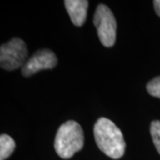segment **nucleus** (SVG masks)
Here are the masks:
<instances>
[{"label":"nucleus","instance_id":"nucleus-10","mask_svg":"<svg viewBox=\"0 0 160 160\" xmlns=\"http://www.w3.org/2000/svg\"><path fill=\"white\" fill-rule=\"evenodd\" d=\"M153 4H154L155 11L157 12V14L160 17V0H155Z\"/></svg>","mask_w":160,"mask_h":160},{"label":"nucleus","instance_id":"nucleus-5","mask_svg":"<svg viewBox=\"0 0 160 160\" xmlns=\"http://www.w3.org/2000/svg\"><path fill=\"white\" fill-rule=\"evenodd\" d=\"M55 53L48 49H41L27 60L22 68V73L24 77H30L43 69H53L57 64Z\"/></svg>","mask_w":160,"mask_h":160},{"label":"nucleus","instance_id":"nucleus-8","mask_svg":"<svg viewBox=\"0 0 160 160\" xmlns=\"http://www.w3.org/2000/svg\"><path fill=\"white\" fill-rule=\"evenodd\" d=\"M150 134L155 147L160 155V120H155L150 125Z\"/></svg>","mask_w":160,"mask_h":160},{"label":"nucleus","instance_id":"nucleus-9","mask_svg":"<svg viewBox=\"0 0 160 160\" xmlns=\"http://www.w3.org/2000/svg\"><path fill=\"white\" fill-rule=\"evenodd\" d=\"M147 91L153 97L160 99V77L150 80L147 85Z\"/></svg>","mask_w":160,"mask_h":160},{"label":"nucleus","instance_id":"nucleus-2","mask_svg":"<svg viewBox=\"0 0 160 160\" xmlns=\"http://www.w3.org/2000/svg\"><path fill=\"white\" fill-rule=\"evenodd\" d=\"M83 146L84 132L78 122L69 120L59 127L54 141V149L60 158L69 159L83 149Z\"/></svg>","mask_w":160,"mask_h":160},{"label":"nucleus","instance_id":"nucleus-7","mask_svg":"<svg viewBox=\"0 0 160 160\" xmlns=\"http://www.w3.org/2000/svg\"><path fill=\"white\" fill-rule=\"evenodd\" d=\"M15 149V142L13 139L7 134L0 136V160H6L11 156Z\"/></svg>","mask_w":160,"mask_h":160},{"label":"nucleus","instance_id":"nucleus-3","mask_svg":"<svg viewBox=\"0 0 160 160\" xmlns=\"http://www.w3.org/2000/svg\"><path fill=\"white\" fill-rule=\"evenodd\" d=\"M93 23L97 29L101 43L105 47L114 46L117 36V22L113 12L103 4L97 6L93 17Z\"/></svg>","mask_w":160,"mask_h":160},{"label":"nucleus","instance_id":"nucleus-1","mask_svg":"<svg viewBox=\"0 0 160 160\" xmlns=\"http://www.w3.org/2000/svg\"><path fill=\"white\" fill-rule=\"evenodd\" d=\"M94 139L99 149L105 155L118 159L125 154L126 142L123 133L111 120L101 118L93 127Z\"/></svg>","mask_w":160,"mask_h":160},{"label":"nucleus","instance_id":"nucleus-6","mask_svg":"<svg viewBox=\"0 0 160 160\" xmlns=\"http://www.w3.org/2000/svg\"><path fill=\"white\" fill-rule=\"evenodd\" d=\"M66 10L75 26H82L86 20L88 1L86 0H66L64 1Z\"/></svg>","mask_w":160,"mask_h":160},{"label":"nucleus","instance_id":"nucleus-4","mask_svg":"<svg viewBox=\"0 0 160 160\" xmlns=\"http://www.w3.org/2000/svg\"><path fill=\"white\" fill-rule=\"evenodd\" d=\"M28 55L26 44L21 38H12L0 47V65L6 70L22 68Z\"/></svg>","mask_w":160,"mask_h":160}]
</instances>
